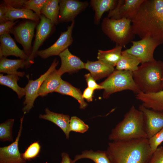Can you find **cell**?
Masks as SVG:
<instances>
[{
    "label": "cell",
    "instance_id": "cell-32",
    "mask_svg": "<svg viewBox=\"0 0 163 163\" xmlns=\"http://www.w3.org/2000/svg\"><path fill=\"white\" fill-rule=\"evenodd\" d=\"M41 146L38 141L31 143L21 154L22 158L25 161L36 158L40 154Z\"/></svg>",
    "mask_w": 163,
    "mask_h": 163
},
{
    "label": "cell",
    "instance_id": "cell-1",
    "mask_svg": "<svg viewBox=\"0 0 163 163\" xmlns=\"http://www.w3.org/2000/svg\"><path fill=\"white\" fill-rule=\"evenodd\" d=\"M130 20L135 35L163 43V0H144Z\"/></svg>",
    "mask_w": 163,
    "mask_h": 163
},
{
    "label": "cell",
    "instance_id": "cell-31",
    "mask_svg": "<svg viewBox=\"0 0 163 163\" xmlns=\"http://www.w3.org/2000/svg\"><path fill=\"white\" fill-rule=\"evenodd\" d=\"M14 119H10L0 124V140L2 142L13 141L12 128Z\"/></svg>",
    "mask_w": 163,
    "mask_h": 163
},
{
    "label": "cell",
    "instance_id": "cell-16",
    "mask_svg": "<svg viewBox=\"0 0 163 163\" xmlns=\"http://www.w3.org/2000/svg\"><path fill=\"white\" fill-rule=\"evenodd\" d=\"M0 57L13 56L27 61L29 56L18 46L9 34L0 35Z\"/></svg>",
    "mask_w": 163,
    "mask_h": 163
},
{
    "label": "cell",
    "instance_id": "cell-10",
    "mask_svg": "<svg viewBox=\"0 0 163 163\" xmlns=\"http://www.w3.org/2000/svg\"><path fill=\"white\" fill-rule=\"evenodd\" d=\"M40 21L36 27V32L32 51L27 61L28 68L34 62L39 49L44 41L52 34L55 25L44 15L41 14Z\"/></svg>",
    "mask_w": 163,
    "mask_h": 163
},
{
    "label": "cell",
    "instance_id": "cell-13",
    "mask_svg": "<svg viewBox=\"0 0 163 163\" xmlns=\"http://www.w3.org/2000/svg\"><path fill=\"white\" fill-rule=\"evenodd\" d=\"M24 114L20 118V128L15 141L8 146L0 148V163H27L22 158L18 147Z\"/></svg>",
    "mask_w": 163,
    "mask_h": 163
},
{
    "label": "cell",
    "instance_id": "cell-5",
    "mask_svg": "<svg viewBox=\"0 0 163 163\" xmlns=\"http://www.w3.org/2000/svg\"><path fill=\"white\" fill-rule=\"evenodd\" d=\"M103 32L116 46H125L132 40L135 35L133 32L131 20L129 18L112 19L104 18L101 24Z\"/></svg>",
    "mask_w": 163,
    "mask_h": 163
},
{
    "label": "cell",
    "instance_id": "cell-9",
    "mask_svg": "<svg viewBox=\"0 0 163 163\" xmlns=\"http://www.w3.org/2000/svg\"><path fill=\"white\" fill-rule=\"evenodd\" d=\"M59 63L56 59H54L47 70L40 76L34 80H29L25 87V98L24 102V107L22 110L25 114L28 113L33 107L34 101L38 96V92L40 88L46 77L53 70L56 69Z\"/></svg>",
    "mask_w": 163,
    "mask_h": 163
},
{
    "label": "cell",
    "instance_id": "cell-18",
    "mask_svg": "<svg viewBox=\"0 0 163 163\" xmlns=\"http://www.w3.org/2000/svg\"><path fill=\"white\" fill-rule=\"evenodd\" d=\"M45 114H40L39 118L49 121L58 126L65 134L66 138L68 139L71 131L69 123L70 118L69 115L53 112L48 108L45 110Z\"/></svg>",
    "mask_w": 163,
    "mask_h": 163
},
{
    "label": "cell",
    "instance_id": "cell-33",
    "mask_svg": "<svg viewBox=\"0 0 163 163\" xmlns=\"http://www.w3.org/2000/svg\"><path fill=\"white\" fill-rule=\"evenodd\" d=\"M69 127L71 131L83 133L89 129L88 126L76 116H72L70 118Z\"/></svg>",
    "mask_w": 163,
    "mask_h": 163
},
{
    "label": "cell",
    "instance_id": "cell-26",
    "mask_svg": "<svg viewBox=\"0 0 163 163\" xmlns=\"http://www.w3.org/2000/svg\"><path fill=\"white\" fill-rule=\"evenodd\" d=\"M122 47L116 46L114 48L108 50H99L97 58L98 60L114 67L121 57Z\"/></svg>",
    "mask_w": 163,
    "mask_h": 163
},
{
    "label": "cell",
    "instance_id": "cell-27",
    "mask_svg": "<svg viewBox=\"0 0 163 163\" xmlns=\"http://www.w3.org/2000/svg\"><path fill=\"white\" fill-rule=\"evenodd\" d=\"M83 158H87L92 161L94 163H111L106 151L92 150H85L81 154L76 155L72 160V163Z\"/></svg>",
    "mask_w": 163,
    "mask_h": 163
},
{
    "label": "cell",
    "instance_id": "cell-41",
    "mask_svg": "<svg viewBox=\"0 0 163 163\" xmlns=\"http://www.w3.org/2000/svg\"><path fill=\"white\" fill-rule=\"evenodd\" d=\"M6 5L4 2L0 5V23L5 22L6 21L5 16L6 12Z\"/></svg>",
    "mask_w": 163,
    "mask_h": 163
},
{
    "label": "cell",
    "instance_id": "cell-35",
    "mask_svg": "<svg viewBox=\"0 0 163 163\" xmlns=\"http://www.w3.org/2000/svg\"><path fill=\"white\" fill-rule=\"evenodd\" d=\"M148 139L150 148L153 154L163 142V128Z\"/></svg>",
    "mask_w": 163,
    "mask_h": 163
},
{
    "label": "cell",
    "instance_id": "cell-19",
    "mask_svg": "<svg viewBox=\"0 0 163 163\" xmlns=\"http://www.w3.org/2000/svg\"><path fill=\"white\" fill-rule=\"evenodd\" d=\"M136 97L146 108L163 111V89L158 92L149 94L140 92L136 94Z\"/></svg>",
    "mask_w": 163,
    "mask_h": 163
},
{
    "label": "cell",
    "instance_id": "cell-12",
    "mask_svg": "<svg viewBox=\"0 0 163 163\" xmlns=\"http://www.w3.org/2000/svg\"><path fill=\"white\" fill-rule=\"evenodd\" d=\"M87 2L76 0H59V23L74 21L75 18L88 5Z\"/></svg>",
    "mask_w": 163,
    "mask_h": 163
},
{
    "label": "cell",
    "instance_id": "cell-4",
    "mask_svg": "<svg viewBox=\"0 0 163 163\" xmlns=\"http://www.w3.org/2000/svg\"><path fill=\"white\" fill-rule=\"evenodd\" d=\"M162 63L160 60H155L142 63L132 72L134 81L140 92L149 94L163 89Z\"/></svg>",
    "mask_w": 163,
    "mask_h": 163
},
{
    "label": "cell",
    "instance_id": "cell-3",
    "mask_svg": "<svg viewBox=\"0 0 163 163\" xmlns=\"http://www.w3.org/2000/svg\"><path fill=\"white\" fill-rule=\"evenodd\" d=\"M147 138L143 113L132 105L123 120L111 131L109 136L112 141Z\"/></svg>",
    "mask_w": 163,
    "mask_h": 163
},
{
    "label": "cell",
    "instance_id": "cell-11",
    "mask_svg": "<svg viewBox=\"0 0 163 163\" xmlns=\"http://www.w3.org/2000/svg\"><path fill=\"white\" fill-rule=\"evenodd\" d=\"M75 22H72L68 27L66 31L61 33L58 39L55 43L46 49L39 50L37 56L42 59H46L51 56H59L63 51L68 48L73 42L72 30Z\"/></svg>",
    "mask_w": 163,
    "mask_h": 163
},
{
    "label": "cell",
    "instance_id": "cell-2",
    "mask_svg": "<svg viewBox=\"0 0 163 163\" xmlns=\"http://www.w3.org/2000/svg\"><path fill=\"white\" fill-rule=\"evenodd\" d=\"M106 151L111 163H149L152 154L147 138L112 141Z\"/></svg>",
    "mask_w": 163,
    "mask_h": 163
},
{
    "label": "cell",
    "instance_id": "cell-22",
    "mask_svg": "<svg viewBox=\"0 0 163 163\" xmlns=\"http://www.w3.org/2000/svg\"><path fill=\"white\" fill-rule=\"evenodd\" d=\"M62 75L58 69H55L52 71L41 85L38 92V96L44 97L55 92L60 84Z\"/></svg>",
    "mask_w": 163,
    "mask_h": 163
},
{
    "label": "cell",
    "instance_id": "cell-14",
    "mask_svg": "<svg viewBox=\"0 0 163 163\" xmlns=\"http://www.w3.org/2000/svg\"><path fill=\"white\" fill-rule=\"evenodd\" d=\"M138 109L144 114L145 129L148 139L163 128V111L150 109L142 104L139 105Z\"/></svg>",
    "mask_w": 163,
    "mask_h": 163
},
{
    "label": "cell",
    "instance_id": "cell-15",
    "mask_svg": "<svg viewBox=\"0 0 163 163\" xmlns=\"http://www.w3.org/2000/svg\"><path fill=\"white\" fill-rule=\"evenodd\" d=\"M144 0H120L113 10L109 11L107 18L112 19L130 18Z\"/></svg>",
    "mask_w": 163,
    "mask_h": 163
},
{
    "label": "cell",
    "instance_id": "cell-7",
    "mask_svg": "<svg viewBox=\"0 0 163 163\" xmlns=\"http://www.w3.org/2000/svg\"><path fill=\"white\" fill-rule=\"evenodd\" d=\"M132 45L123 51L138 59L141 63L155 61L154 53L157 47L161 43L152 38L147 37L138 41H131Z\"/></svg>",
    "mask_w": 163,
    "mask_h": 163
},
{
    "label": "cell",
    "instance_id": "cell-29",
    "mask_svg": "<svg viewBox=\"0 0 163 163\" xmlns=\"http://www.w3.org/2000/svg\"><path fill=\"white\" fill-rule=\"evenodd\" d=\"M59 0H47L41 11V14L56 25L59 23Z\"/></svg>",
    "mask_w": 163,
    "mask_h": 163
},
{
    "label": "cell",
    "instance_id": "cell-43",
    "mask_svg": "<svg viewBox=\"0 0 163 163\" xmlns=\"http://www.w3.org/2000/svg\"><path fill=\"white\" fill-rule=\"evenodd\" d=\"M162 86L163 87V62L162 63Z\"/></svg>",
    "mask_w": 163,
    "mask_h": 163
},
{
    "label": "cell",
    "instance_id": "cell-25",
    "mask_svg": "<svg viewBox=\"0 0 163 163\" xmlns=\"http://www.w3.org/2000/svg\"><path fill=\"white\" fill-rule=\"evenodd\" d=\"M117 1L115 0H92L90 5L95 11L94 21L96 24H99L104 13L113 9Z\"/></svg>",
    "mask_w": 163,
    "mask_h": 163
},
{
    "label": "cell",
    "instance_id": "cell-30",
    "mask_svg": "<svg viewBox=\"0 0 163 163\" xmlns=\"http://www.w3.org/2000/svg\"><path fill=\"white\" fill-rule=\"evenodd\" d=\"M140 63L138 59L122 51L121 57L116 66V69L133 72L137 69Z\"/></svg>",
    "mask_w": 163,
    "mask_h": 163
},
{
    "label": "cell",
    "instance_id": "cell-28",
    "mask_svg": "<svg viewBox=\"0 0 163 163\" xmlns=\"http://www.w3.org/2000/svg\"><path fill=\"white\" fill-rule=\"evenodd\" d=\"M19 77L15 74L4 75L1 74L0 84L12 89L17 94L18 98L21 99L25 95V87H21L18 85L17 82L19 79Z\"/></svg>",
    "mask_w": 163,
    "mask_h": 163
},
{
    "label": "cell",
    "instance_id": "cell-39",
    "mask_svg": "<svg viewBox=\"0 0 163 163\" xmlns=\"http://www.w3.org/2000/svg\"><path fill=\"white\" fill-rule=\"evenodd\" d=\"M25 0H5L4 3L7 6L15 8H24Z\"/></svg>",
    "mask_w": 163,
    "mask_h": 163
},
{
    "label": "cell",
    "instance_id": "cell-8",
    "mask_svg": "<svg viewBox=\"0 0 163 163\" xmlns=\"http://www.w3.org/2000/svg\"><path fill=\"white\" fill-rule=\"evenodd\" d=\"M39 22L30 20L22 21L15 25L11 32L29 57L32 51V42L35 29Z\"/></svg>",
    "mask_w": 163,
    "mask_h": 163
},
{
    "label": "cell",
    "instance_id": "cell-40",
    "mask_svg": "<svg viewBox=\"0 0 163 163\" xmlns=\"http://www.w3.org/2000/svg\"><path fill=\"white\" fill-rule=\"evenodd\" d=\"M94 91V90L88 87L84 90L82 94L83 98L88 102L92 101Z\"/></svg>",
    "mask_w": 163,
    "mask_h": 163
},
{
    "label": "cell",
    "instance_id": "cell-21",
    "mask_svg": "<svg viewBox=\"0 0 163 163\" xmlns=\"http://www.w3.org/2000/svg\"><path fill=\"white\" fill-rule=\"evenodd\" d=\"M85 69L89 71L95 80L108 77L115 70L114 67L99 60L87 61L85 63Z\"/></svg>",
    "mask_w": 163,
    "mask_h": 163
},
{
    "label": "cell",
    "instance_id": "cell-42",
    "mask_svg": "<svg viewBox=\"0 0 163 163\" xmlns=\"http://www.w3.org/2000/svg\"><path fill=\"white\" fill-rule=\"evenodd\" d=\"M61 156L62 159L60 163H73L72 160H71L67 153L62 152Z\"/></svg>",
    "mask_w": 163,
    "mask_h": 163
},
{
    "label": "cell",
    "instance_id": "cell-6",
    "mask_svg": "<svg viewBox=\"0 0 163 163\" xmlns=\"http://www.w3.org/2000/svg\"><path fill=\"white\" fill-rule=\"evenodd\" d=\"M104 90L103 97L108 98L112 94L126 90L136 94L140 91L134 81L132 72L115 70L103 82L99 84Z\"/></svg>",
    "mask_w": 163,
    "mask_h": 163
},
{
    "label": "cell",
    "instance_id": "cell-20",
    "mask_svg": "<svg viewBox=\"0 0 163 163\" xmlns=\"http://www.w3.org/2000/svg\"><path fill=\"white\" fill-rule=\"evenodd\" d=\"M24 67L28 68V63L26 60L22 59H12L6 57H0V72L8 75L15 74L19 77H22L25 73L24 72L17 71L19 68Z\"/></svg>",
    "mask_w": 163,
    "mask_h": 163
},
{
    "label": "cell",
    "instance_id": "cell-24",
    "mask_svg": "<svg viewBox=\"0 0 163 163\" xmlns=\"http://www.w3.org/2000/svg\"><path fill=\"white\" fill-rule=\"evenodd\" d=\"M56 92L71 96L76 99L79 104V107L84 109L87 106L85 101L82 94L79 89L76 88L68 82L62 80Z\"/></svg>",
    "mask_w": 163,
    "mask_h": 163
},
{
    "label": "cell",
    "instance_id": "cell-34",
    "mask_svg": "<svg viewBox=\"0 0 163 163\" xmlns=\"http://www.w3.org/2000/svg\"><path fill=\"white\" fill-rule=\"evenodd\" d=\"M47 0H25L24 8L34 11L38 16L41 15V11Z\"/></svg>",
    "mask_w": 163,
    "mask_h": 163
},
{
    "label": "cell",
    "instance_id": "cell-23",
    "mask_svg": "<svg viewBox=\"0 0 163 163\" xmlns=\"http://www.w3.org/2000/svg\"><path fill=\"white\" fill-rule=\"evenodd\" d=\"M6 6L5 16L6 21H15L19 19H25L37 22H39L40 21V17L31 10L24 8H15L7 5Z\"/></svg>",
    "mask_w": 163,
    "mask_h": 163
},
{
    "label": "cell",
    "instance_id": "cell-17",
    "mask_svg": "<svg viewBox=\"0 0 163 163\" xmlns=\"http://www.w3.org/2000/svg\"><path fill=\"white\" fill-rule=\"evenodd\" d=\"M59 56L61 59V65L58 70L62 75L66 72L72 73L85 69V63L79 58L72 54L68 48Z\"/></svg>",
    "mask_w": 163,
    "mask_h": 163
},
{
    "label": "cell",
    "instance_id": "cell-36",
    "mask_svg": "<svg viewBox=\"0 0 163 163\" xmlns=\"http://www.w3.org/2000/svg\"><path fill=\"white\" fill-rule=\"evenodd\" d=\"M18 21H8L0 23V35L5 34L11 33L13 28Z\"/></svg>",
    "mask_w": 163,
    "mask_h": 163
},
{
    "label": "cell",
    "instance_id": "cell-38",
    "mask_svg": "<svg viewBox=\"0 0 163 163\" xmlns=\"http://www.w3.org/2000/svg\"><path fill=\"white\" fill-rule=\"evenodd\" d=\"M85 77L88 87L94 91L95 90L103 89V88L102 86L100 84H98L96 82V80L92 76L90 73L85 74Z\"/></svg>",
    "mask_w": 163,
    "mask_h": 163
},
{
    "label": "cell",
    "instance_id": "cell-37",
    "mask_svg": "<svg viewBox=\"0 0 163 163\" xmlns=\"http://www.w3.org/2000/svg\"><path fill=\"white\" fill-rule=\"evenodd\" d=\"M149 163H163V146L158 147L153 153Z\"/></svg>",
    "mask_w": 163,
    "mask_h": 163
}]
</instances>
